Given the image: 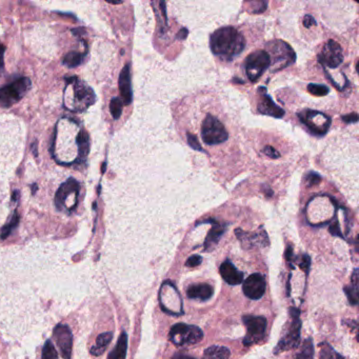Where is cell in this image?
Returning <instances> with one entry per match:
<instances>
[{"label":"cell","mask_w":359,"mask_h":359,"mask_svg":"<svg viewBox=\"0 0 359 359\" xmlns=\"http://www.w3.org/2000/svg\"><path fill=\"white\" fill-rule=\"evenodd\" d=\"M36 190H37V185H36V184H33V194H35Z\"/></svg>","instance_id":"cell-45"},{"label":"cell","mask_w":359,"mask_h":359,"mask_svg":"<svg viewBox=\"0 0 359 359\" xmlns=\"http://www.w3.org/2000/svg\"><path fill=\"white\" fill-rule=\"evenodd\" d=\"M298 117L309 131L317 136H323L331 126V118L321 112L305 110L302 113H298Z\"/></svg>","instance_id":"cell-10"},{"label":"cell","mask_w":359,"mask_h":359,"mask_svg":"<svg viewBox=\"0 0 359 359\" xmlns=\"http://www.w3.org/2000/svg\"><path fill=\"white\" fill-rule=\"evenodd\" d=\"M80 185L74 178L67 179L60 185L55 195V204L59 211L72 212L76 209L78 203Z\"/></svg>","instance_id":"cell-4"},{"label":"cell","mask_w":359,"mask_h":359,"mask_svg":"<svg viewBox=\"0 0 359 359\" xmlns=\"http://www.w3.org/2000/svg\"><path fill=\"white\" fill-rule=\"evenodd\" d=\"M31 80L27 77H21L5 85L0 89V106L10 108L18 102L30 90Z\"/></svg>","instance_id":"cell-7"},{"label":"cell","mask_w":359,"mask_h":359,"mask_svg":"<svg viewBox=\"0 0 359 359\" xmlns=\"http://www.w3.org/2000/svg\"><path fill=\"white\" fill-rule=\"evenodd\" d=\"M316 25V20L314 19V17L311 15H305L303 18V26L305 28H311L312 26Z\"/></svg>","instance_id":"cell-38"},{"label":"cell","mask_w":359,"mask_h":359,"mask_svg":"<svg viewBox=\"0 0 359 359\" xmlns=\"http://www.w3.org/2000/svg\"><path fill=\"white\" fill-rule=\"evenodd\" d=\"M345 292H346L351 304H353V305L357 304V302H358V290H355L353 286H350V288L346 286Z\"/></svg>","instance_id":"cell-31"},{"label":"cell","mask_w":359,"mask_h":359,"mask_svg":"<svg viewBox=\"0 0 359 359\" xmlns=\"http://www.w3.org/2000/svg\"><path fill=\"white\" fill-rule=\"evenodd\" d=\"M305 181H306V185L307 186L317 185V184L320 183L321 177H320V175H318L315 172H310L309 174H307V176L305 177Z\"/></svg>","instance_id":"cell-33"},{"label":"cell","mask_w":359,"mask_h":359,"mask_svg":"<svg viewBox=\"0 0 359 359\" xmlns=\"http://www.w3.org/2000/svg\"><path fill=\"white\" fill-rule=\"evenodd\" d=\"M296 359H314V347L311 338L304 341L301 351L296 356Z\"/></svg>","instance_id":"cell-27"},{"label":"cell","mask_w":359,"mask_h":359,"mask_svg":"<svg viewBox=\"0 0 359 359\" xmlns=\"http://www.w3.org/2000/svg\"><path fill=\"white\" fill-rule=\"evenodd\" d=\"M292 256H293V250H292V248L289 247V248L286 249V251H285V258H286L288 260H290L291 257H292Z\"/></svg>","instance_id":"cell-42"},{"label":"cell","mask_w":359,"mask_h":359,"mask_svg":"<svg viewBox=\"0 0 359 359\" xmlns=\"http://www.w3.org/2000/svg\"><path fill=\"white\" fill-rule=\"evenodd\" d=\"M243 290L245 295L253 300L260 299L266 291V281L261 274L254 273L250 275L243 284Z\"/></svg>","instance_id":"cell-14"},{"label":"cell","mask_w":359,"mask_h":359,"mask_svg":"<svg viewBox=\"0 0 359 359\" xmlns=\"http://www.w3.org/2000/svg\"><path fill=\"white\" fill-rule=\"evenodd\" d=\"M330 232L332 235L334 236H339V237H343V233H341L340 231V228H339V225H338V222L337 220H335L333 224L330 226Z\"/></svg>","instance_id":"cell-36"},{"label":"cell","mask_w":359,"mask_h":359,"mask_svg":"<svg viewBox=\"0 0 359 359\" xmlns=\"http://www.w3.org/2000/svg\"><path fill=\"white\" fill-rule=\"evenodd\" d=\"M219 271H220L221 277L224 278L226 282H228L229 284L237 285L243 282L244 274L241 271H238L237 268L231 261L227 260L225 262H222Z\"/></svg>","instance_id":"cell-17"},{"label":"cell","mask_w":359,"mask_h":359,"mask_svg":"<svg viewBox=\"0 0 359 359\" xmlns=\"http://www.w3.org/2000/svg\"><path fill=\"white\" fill-rule=\"evenodd\" d=\"M271 65V58L267 51L258 50L251 53L246 60V72L248 78L255 82L257 81L262 74Z\"/></svg>","instance_id":"cell-9"},{"label":"cell","mask_w":359,"mask_h":359,"mask_svg":"<svg viewBox=\"0 0 359 359\" xmlns=\"http://www.w3.org/2000/svg\"><path fill=\"white\" fill-rule=\"evenodd\" d=\"M172 359H195V358L186 356V355H182V354H178V355H175Z\"/></svg>","instance_id":"cell-44"},{"label":"cell","mask_w":359,"mask_h":359,"mask_svg":"<svg viewBox=\"0 0 359 359\" xmlns=\"http://www.w3.org/2000/svg\"><path fill=\"white\" fill-rule=\"evenodd\" d=\"M244 322L247 327V336L244 339L246 346L257 344L265 338L267 329V319L262 316H250L244 317Z\"/></svg>","instance_id":"cell-11"},{"label":"cell","mask_w":359,"mask_h":359,"mask_svg":"<svg viewBox=\"0 0 359 359\" xmlns=\"http://www.w3.org/2000/svg\"><path fill=\"white\" fill-rule=\"evenodd\" d=\"M344 60L343 49L334 40H329L324 45L322 52L318 55V61L331 69H335Z\"/></svg>","instance_id":"cell-12"},{"label":"cell","mask_w":359,"mask_h":359,"mask_svg":"<svg viewBox=\"0 0 359 359\" xmlns=\"http://www.w3.org/2000/svg\"><path fill=\"white\" fill-rule=\"evenodd\" d=\"M54 338L64 359H71L73 349V335L66 324H57L54 329Z\"/></svg>","instance_id":"cell-13"},{"label":"cell","mask_w":359,"mask_h":359,"mask_svg":"<svg viewBox=\"0 0 359 359\" xmlns=\"http://www.w3.org/2000/svg\"><path fill=\"white\" fill-rule=\"evenodd\" d=\"M210 45L215 55L229 60L243 52L246 40L235 28L224 27L212 34Z\"/></svg>","instance_id":"cell-1"},{"label":"cell","mask_w":359,"mask_h":359,"mask_svg":"<svg viewBox=\"0 0 359 359\" xmlns=\"http://www.w3.org/2000/svg\"><path fill=\"white\" fill-rule=\"evenodd\" d=\"M264 153L266 154L267 156H269L270 158H273V159H277L280 157V154L271 146H266L264 148Z\"/></svg>","instance_id":"cell-34"},{"label":"cell","mask_w":359,"mask_h":359,"mask_svg":"<svg viewBox=\"0 0 359 359\" xmlns=\"http://www.w3.org/2000/svg\"><path fill=\"white\" fill-rule=\"evenodd\" d=\"M200 134L203 142L209 146L224 143L229 138L225 126L221 124L219 119L211 114H208L202 122Z\"/></svg>","instance_id":"cell-5"},{"label":"cell","mask_w":359,"mask_h":359,"mask_svg":"<svg viewBox=\"0 0 359 359\" xmlns=\"http://www.w3.org/2000/svg\"><path fill=\"white\" fill-rule=\"evenodd\" d=\"M203 338L200 328L185 323H177L171 328L170 339L176 346L195 345Z\"/></svg>","instance_id":"cell-8"},{"label":"cell","mask_w":359,"mask_h":359,"mask_svg":"<svg viewBox=\"0 0 359 359\" xmlns=\"http://www.w3.org/2000/svg\"><path fill=\"white\" fill-rule=\"evenodd\" d=\"M186 294H187V297L192 299L208 300L213 296L214 290L210 284L200 283V284L191 285L189 289H187Z\"/></svg>","instance_id":"cell-19"},{"label":"cell","mask_w":359,"mask_h":359,"mask_svg":"<svg viewBox=\"0 0 359 359\" xmlns=\"http://www.w3.org/2000/svg\"><path fill=\"white\" fill-rule=\"evenodd\" d=\"M112 338H113L112 332H106L98 335L95 346L91 348V354L94 356H100L104 354L112 341Z\"/></svg>","instance_id":"cell-22"},{"label":"cell","mask_w":359,"mask_h":359,"mask_svg":"<svg viewBox=\"0 0 359 359\" xmlns=\"http://www.w3.org/2000/svg\"><path fill=\"white\" fill-rule=\"evenodd\" d=\"M119 90H121L122 97L124 99L125 105H130L132 102L133 94H132V87H131V73H130V65L126 64L124 69L119 75Z\"/></svg>","instance_id":"cell-18"},{"label":"cell","mask_w":359,"mask_h":359,"mask_svg":"<svg viewBox=\"0 0 359 359\" xmlns=\"http://www.w3.org/2000/svg\"><path fill=\"white\" fill-rule=\"evenodd\" d=\"M128 351V335L126 332H123L119 336L117 344L112 352H110L108 359H126Z\"/></svg>","instance_id":"cell-21"},{"label":"cell","mask_w":359,"mask_h":359,"mask_svg":"<svg viewBox=\"0 0 359 359\" xmlns=\"http://www.w3.org/2000/svg\"><path fill=\"white\" fill-rule=\"evenodd\" d=\"M84 60V54L83 53H79V52H70L67 53L64 58L62 63L64 65H66L67 67H77L78 65H80Z\"/></svg>","instance_id":"cell-26"},{"label":"cell","mask_w":359,"mask_h":359,"mask_svg":"<svg viewBox=\"0 0 359 359\" xmlns=\"http://www.w3.org/2000/svg\"><path fill=\"white\" fill-rule=\"evenodd\" d=\"M230 350L226 347L212 346L204 351L202 359H229Z\"/></svg>","instance_id":"cell-24"},{"label":"cell","mask_w":359,"mask_h":359,"mask_svg":"<svg viewBox=\"0 0 359 359\" xmlns=\"http://www.w3.org/2000/svg\"><path fill=\"white\" fill-rule=\"evenodd\" d=\"M211 224L213 225V227L206 238V242H204V250L206 251L212 250V248H214L218 244L219 239L221 238L222 234L225 233V230H226L225 226L219 225L217 221L213 219H211Z\"/></svg>","instance_id":"cell-20"},{"label":"cell","mask_w":359,"mask_h":359,"mask_svg":"<svg viewBox=\"0 0 359 359\" xmlns=\"http://www.w3.org/2000/svg\"><path fill=\"white\" fill-rule=\"evenodd\" d=\"M42 359H58V353L50 339L45 341L42 348Z\"/></svg>","instance_id":"cell-28"},{"label":"cell","mask_w":359,"mask_h":359,"mask_svg":"<svg viewBox=\"0 0 359 359\" xmlns=\"http://www.w3.org/2000/svg\"><path fill=\"white\" fill-rule=\"evenodd\" d=\"M66 90L72 93V102L66 106L71 111H83L91 107L95 102V94L88 84L80 81L76 76L66 77Z\"/></svg>","instance_id":"cell-2"},{"label":"cell","mask_w":359,"mask_h":359,"mask_svg":"<svg viewBox=\"0 0 359 359\" xmlns=\"http://www.w3.org/2000/svg\"><path fill=\"white\" fill-rule=\"evenodd\" d=\"M5 50H6V47L3 44H0V75L3 74L4 69H5V60H4Z\"/></svg>","instance_id":"cell-39"},{"label":"cell","mask_w":359,"mask_h":359,"mask_svg":"<svg viewBox=\"0 0 359 359\" xmlns=\"http://www.w3.org/2000/svg\"><path fill=\"white\" fill-rule=\"evenodd\" d=\"M201 262H202V258L200 257L199 255H193V256H191V257H190L189 259L186 260L185 266H186V267H191V268H193V267H197V266H199Z\"/></svg>","instance_id":"cell-35"},{"label":"cell","mask_w":359,"mask_h":359,"mask_svg":"<svg viewBox=\"0 0 359 359\" xmlns=\"http://www.w3.org/2000/svg\"><path fill=\"white\" fill-rule=\"evenodd\" d=\"M307 91H309L312 95L322 97L326 96L329 93V88L324 84H316V83H310L307 85Z\"/></svg>","instance_id":"cell-30"},{"label":"cell","mask_w":359,"mask_h":359,"mask_svg":"<svg viewBox=\"0 0 359 359\" xmlns=\"http://www.w3.org/2000/svg\"><path fill=\"white\" fill-rule=\"evenodd\" d=\"M186 139H187V143H189V146H190L192 149H194V150H196V151L204 152V150L201 148V146H200V143H199V141H198V139H197V137H196L195 135L187 133V134H186Z\"/></svg>","instance_id":"cell-32"},{"label":"cell","mask_w":359,"mask_h":359,"mask_svg":"<svg viewBox=\"0 0 359 359\" xmlns=\"http://www.w3.org/2000/svg\"><path fill=\"white\" fill-rule=\"evenodd\" d=\"M77 149H78V155L79 159L83 160L87 158L89 151H90V137L89 134L85 132L84 130H81L78 132L77 135Z\"/></svg>","instance_id":"cell-23"},{"label":"cell","mask_w":359,"mask_h":359,"mask_svg":"<svg viewBox=\"0 0 359 359\" xmlns=\"http://www.w3.org/2000/svg\"><path fill=\"white\" fill-rule=\"evenodd\" d=\"M300 268L303 269L305 272H307V270H309V268H310V257L309 256H306V255L303 256L302 260L300 262Z\"/></svg>","instance_id":"cell-40"},{"label":"cell","mask_w":359,"mask_h":359,"mask_svg":"<svg viewBox=\"0 0 359 359\" xmlns=\"http://www.w3.org/2000/svg\"><path fill=\"white\" fill-rule=\"evenodd\" d=\"M237 238L241 241L244 248H253V247H266L268 242V235L265 231L258 234H249L245 231L237 229L235 231Z\"/></svg>","instance_id":"cell-16"},{"label":"cell","mask_w":359,"mask_h":359,"mask_svg":"<svg viewBox=\"0 0 359 359\" xmlns=\"http://www.w3.org/2000/svg\"><path fill=\"white\" fill-rule=\"evenodd\" d=\"M300 329L301 321L299 319V311L296 309H291L290 319L274 352L278 354L280 352L297 348L300 344Z\"/></svg>","instance_id":"cell-3"},{"label":"cell","mask_w":359,"mask_h":359,"mask_svg":"<svg viewBox=\"0 0 359 359\" xmlns=\"http://www.w3.org/2000/svg\"><path fill=\"white\" fill-rule=\"evenodd\" d=\"M343 121L348 124H354L358 122V115L356 113H351L349 115L343 116Z\"/></svg>","instance_id":"cell-37"},{"label":"cell","mask_w":359,"mask_h":359,"mask_svg":"<svg viewBox=\"0 0 359 359\" xmlns=\"http://www.w3.org/2000/svg\"><path fill=\"white\" fill-rule=\"evenodd\" d=\"M268 49L270 52H268V51L267 52L270 55L271 64L274 67L273 71L282 70L284 67L295 62L296 54L293 49L286 42L281 40L271 41L270 43H268Z\"/></svg>","instance_id":"cell-6"},{"label":"cell","mask_w":359,"mask_h":359,"mask_svg":"<svg viewBox=\"0 0 359 359\" xmlns=\"http://www.w3.org/2000/svg\"><path fill=\"white\" fill-rule=\"evenodd\" d=\"M260 93V99L258 102V112L264 115L272 116L275 118H281L284 116V111L279 108L274 101L272 100V98L267 94V89L266 88H259L258 89Z\"/></svg>","instance_id":"cell-15"},{"label":"cell","mask_w":359,"mask_h":359,"mask_svg":"<svg viewBox=\"0 0 359 359\" xmlns=\"http://www.w3.org/2000/svg\"><path fill=\"white\" fill-rule=\"evenodd\" d=\"M262 189H264V192H265V194L267 195V196H269V197H271L272 195H273V191L270 189V187L269 186H267V185H264V187H262Z\"/></svg>","instance_id":"cell-43"},{"label":"cell","mask_w":359,"mask_h":359,"mask_svg":"<svg viewBox=\"0 0 359 359\" xmlns=\"http://www.w3.org/2000/svg\"><path fill=\"white\" fill-rule=\"evenodd\" d=\"M187 34H189V31H187L185 28H183V29H181V30L178 32L177 38H178L179 40H183V39H185V38L187 37Z\"/></svg>","instance_id":"cell-41"},{"label":"cell","mask_w":359,"mask_h":359,"mask_svg":"<svg viewBox=\"0 0 359 359\" xmlns=\"http://www.w3.org/2000/svg\"><path fill=\"white\" fill-rule=\"evenodd\" d=\"M124 102L119 98H113L110 104V111L114 119H119L123 114Z\"/></svg>","instance_id":"cell-29"},{"label":"cell","mask_w":359,"mask_h":359,"mask_svg":"<svg viewBox=\"0 0 359 359\" xmlns=\"http://www.w3.org/2000/svg\"><path fill=\"white\" fill-rule=\"evenodd\" d=\"M18 225H19V215H18V212L15 211L10 222H8V224L2 229V232H0V239H3V241L7 239L12 234V232L18 227Z\"/></svg>","instance_id":"cell-25"}]
</instances>
